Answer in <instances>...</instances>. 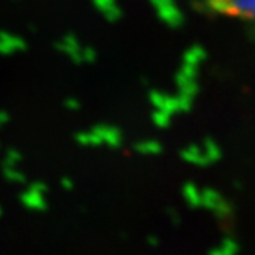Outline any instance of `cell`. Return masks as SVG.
Returning a JSON list of instances; mask_svg holds the SVG:
<instances>
[{
    "instance_id": "obj_1",
    "label": "cell",
    "mask_w": 255,
    "mask_h": 255,
    "mask_svg": "<svg viewBox=\"0 0 255 255\" xmlns=\"http://www.w3.org/2000/svg\"><path fill=\"white\" fill-rule=\"evenodd\" d=\"M181 156L186 161H189V163L204 166L221 158V148L213 140H204L203 148L198 145H189L188 148L181 151Z\"/></svg>"
},
{
    "instance_id": "obj_2",
    "label": "cell",
    "mask_w": 255,
    "mask_h": 255,
    "mask_svg": "<svg viewBox=\"0 0 255 255\" xmlns=\"http://www.w3.org/2000/svg\"><path fill=\"white\" fill-rule=\"evenodd\" d=\"M209 7L249 20H255V0H209Z\"/></svg>"
},
{
    "instance_id": "obj_3",
    "label": "cell",
    "mask_w": 255,
    "mask_h": 255,
    "mask_svg": "<svg viewBox=\"0 0 255 255\" xmlns=\"http://www.w3.org/2000/svg\"><path fill=\"white\" fill-rule=\"evenodd\" d=\"M158 12V17L165 21L166 25L173 26V28H178V26L183 25L184 17L183 13L178 10L175 0H151Z\"/></svg>"
},
{
    "instance_id": "obj_4",
    "label": "cell",
    "mask_w": 255,
    "mask_h": 255,
    "mask_svg": "<svg viewBox=\"0 0 255 255\" xmlns=\"http://www.w3.org/2000/svg\"><path fill=\"white\" fill-rule=\"evenodd\" d=\"M206 59V51L203 50L201 46H194L191 50H188L184 53V63L186 64H191V66H199Z\"/></svg>"
},
{
    "instance_id": "obj_5",
    "label": "cell",
    "mask_w": 255,
    "mask_h": 255,
    "mask_svg": "<svg viewBox=\"0 0 255 255\" xmlns=\"http://www.w3.org/2000/svg\"><path fill=\"white\" fill-rule=\"evenodd\" d=\"M138 150L140 151H145V153H150V155H158L160 151H161V145L160 142H145L138 146Z\"/></svg>"
},
{
    "instance_id": "obj_6",
    "label": "cell",
    "mask_w": 255,
    "mask_h": 255,
    "mask_svg": "<svg viewBox=\"0 0 255 255\" xmlns=\"http://www.w3.org/2000/svg\"><path fill=\"white\" fill-rule=\"evenodd\" d=\"M170 117H171V114H168L165 111H158V112H155L153 121L158 127H168V124H170Z\"/></svg>"
}]
</instances>
